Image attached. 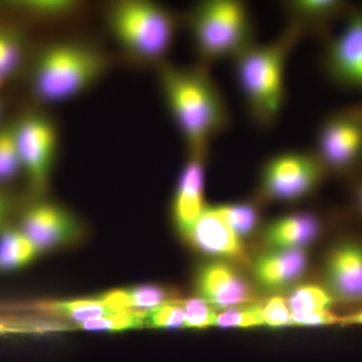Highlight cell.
I'll return each mask as SVG.
<instances>
[{
    "instance_id": "1",
    "label": "cell",
    "mask_w": 362,
    "mask_h": 362,
    "mask_svg": "<svg viewBox=\"0 0 362 362\" xmlns=\"http://www.w3.org/2000/svg\"><path fill=\"white\" fill-rule=\"evenodd\" d=\"M157 76L188 154L207 156L209 142L230 124V109L207 65L180 66L163 62L157 66Z\"/></svg>"
},
{
    "instance_id": "2",
    "label": "cell",
    "mask_w": 362,
    "mask_h": 362,
    "mask_svg": "<svg viewBox=\"0 0 362 362\" xmlns=\"http://www.w3.org/2000/svg\"><path fill=\"white\" fill-rule=\"evenodd\" d=\"M304 35L301 26L289 23L271 42L252 44L233 59L235 78L250 117L259 127L274 125L282 111L286 64Z\"/></svg>"
},
{
    "instance_id": "3",
    "label": "cell",
    "mask_w": 362,
    "mask_h": 362,
    "mask_svg": "<svg viewBox=\"0 0 362 362\" xmlns=\"http://www.w3.org/2000/svg\"><path fill=\"white\" fill-rule=\"evenodd\" d=\"M108 68V57L94 45L56 42L37 57L33 68V90L45 103L68 101L96 84Z\"/></svg>"
},
{
    "instance_id": "4",
    "label": "cell",
    "mask_w": 362,
    "mask_h": 362,
    "mask_svg": "<svg viewBox=\"0 0 362 362\" xmlns=\"http://www.w3.org/2000/svg\"><path fill=\"white\" fill-rule=\"evenodd\" d=\"M106 20L114 39L131 59L156 66L165 62L178 23L166 7L146 0H122L111 4Z\"/></svg>"
},
{
    "instance_id": "5",
    "label": "cell",
    "mask_w": 362,
    "mask_h": 362,
    "mask_svg": "<svg viewBox=\"0 0 362 362\" xmlns=\"http://www.w3.org/2000/svg\"><path fill=\"white\" fill-rule=\"evenodd\" d=\"M201 63L235 59L254 42V23L249 6L240 0H206L187 16Z\"/></svg>"
},
{
    "instance_id": "6",
    "label": "cell",
    "mask_w": 362,
    "mask_h": 362,
    "mask_svg": "<svg viewBox=\"0 0 362 362\" xmlns=\"http://www.w3.org/2000/svg\"><path fill=\"white\" fill-rule=\"evenodd\" d=\"M326 173L314 151L280 152L262 168V194L271 201L297 202L316 189Z\"/></svg>"
},
{
    "instance_id": "7",
    "label": "cell",
    "mask_w": 362,
    "mask_h": 362,
    "mask_svg": "<svg viewBox=\"0 0 362 362\" xmlns=\"http://www.w3.org/2000/svg\"><path fill=\"white\" fill-rule=\"evenodd\" d=\"M21 168L35 199H42L49 180L59 149V132L49 117L30 113L16 123Z\"/></svg>"
},
{
    "instance_id": "8",
    "label": "cell",
    "mask_w": 362,
    "mask_h": 362,
    "mask_svg": "<svg viewBox=\"0 0 362 362\" xmlns=\"http://www.w3.org/2000/svg\"><path fill=\"white\" fill-rule=\"evenodd\" d=\"M18 228L40 254L77 246L88 235L87 226L77 214L62 204L42 199L26 207Z\"/></svg>"
},
{
    "instance_id": "9",
    "label": "cell",
    "mask_w": 362,
    "mask_h": 362,
    "mask_svg": "<svg viewBox=\"0 0 362 362\" xmlns=\"http://www.w3.org/2000/svg\"><path fill=\"white\" fill-rule=\"evenodd\" d=\"M314 153L327 171L346 173L362 163V121L352 108L323 121Z\"/></svg>"
},
{
    "instance_id": "10",
    "label": "cell",
    "mask_w": 362,
    "mask_h": 362,
    "mask_svg": "<svg viewBox=\"0 0 362 362\" xmlns=\"http://www.w3.org/2000/svg\"><path fill=\"white\" fill-rule=\"evenodd\" d=\"M323 66L335 84L362 90V8H351L340 32L329 37Z\"/></svg>"
},
{
    "instance_id": "11",
    "label": "cell",
    "mask_w": 362,
    "mask_h": 362,
    "mask_svg": "<svg viewBox=\"0 0 362 362\" xmlns=\"http://www.w3.org/2000/svg\"><path fill=\"white\" fill-rule=\"evenodd\" d=\"M207 156L188 154L176 185L171 216L176 230L183 238L201 218L204 206V168Z\"/></svg>"
},
{
    "instance_id": "12",
    "label": "cell",
    "mask_w": 362,
    "mask_h": 362,
    "mask_svg": "<svg viewBox=\"0 0 362 362\" xmlns=\"http://www.w3.org/2000/svg\"><path fill=\"white\" fill-rule=\"evenodd\" d=\"M185 239L197 251L209 256L233 261L246 258L242 238L233 232L216 206H206Z\"/></svg>"
},
{
    "instance_id": "13",
    "label": "cell",
    "mask_w": 362,
    "mask_h": 362,
    "mask_svg": "<svg viewBox=\"0 0 362 362\" xmlns=\"http://www.w3.org/2000/svg\"><path fill=\"white\" fill-rule=\"evenodd\" d=\"M202 299L218 308H230L251 301V288L240 274L223 263L202 266L197 277Z\"/></svg>"
},
{
    "instance_id": "14",
    "label": "cell",
    "mask_w": 362,
    "mask_h": 362,
    "mask_svg": "<svg viewBox=\"0 0 362 362\" xmlns=\"http://www.w3.org/2000/svg\"><path fill=\"white\" fill-rule=\"evenodd\" d=\"M282 8L289 23L301 26L305 33L322 35L349 13L351 6L342 0H289L283 2Z\"/></svg>"
},
{
    "instance_id": "15",
    "label": "cell",
    "mask_w": 362,
    "mask_h": 362,
    "mask_svg": "<svg viewBox=\"0 0 362 362\" xmlns=\"http://www.w3.org/2000/svg\"><path fill=\"white\" fill-rule=\"evenodd\" d=\"M333 290L345 299L362 297V247L344 244L331 252L327 267Z\"/></svg>"
},
{
    "instance_id": "16",
    "label": "cell",
    "mask_w": 362,
    "mask_h": 362,
    "mask_svg": "<svg viewBox=\"0 0 362 362\" xmlns=\"http://www.w3.org/2000/svg\"><path fill=\"white\" fill-rule=\"evenodd\" d=\"M321 223L315 214L295 213L274 221L267 226L265 240L278 250H300L318 237Z\"/></svg>"
},
{
    "instance_id": "17",
    "label": "cell",
    "mask_w": 362,
    "mask_h": 362,
    "mask_svg": "<svg viewBox=\"0 0 362 362\" xmlns=\"http://www.w3.org/2000/svg\"><path fill=\"white\" fill-rule=\"evenodd\" d=\"M306 265V256L301 250H278L257 259L255 274L262 285L276 289L297 280Z\"/></svg>"
},
{
    "instance_id": "18",
    "label": "cell",
    "mask_w": 362,
    "mask_h": 362,
    "mask_svg": "<svg viewBox=\"0 0 362 362\" xmlns=\"http://www.w3.org/2000/svg\"><path fill=\"white\" fill-rule=\"evenodd\" d=\"M40 255L37 247L18 228L0 230V274L21 270Z\"/></svg>"
},
{
    "instance_id": "19",
    "label": "cell",
    "mask_w": 362,
    "mask_h": 362,
    "mask_svg": "<svg viewBox=\"0 0 362 362\" xmlns=\"http://www.w3.org/2000/svg\"><path fill=\"white\" fill-rule=\"evenodd\" d=\"M33 310L71 319L78 323L93 319L101 318L113 314L108 307L99 301L96 297L82 298V299L62 300V301L37 302L33 304Z\"/></svg>"
},
{
    "instance_id": "20",
    "label": "cell",
    "mask_w": 362,
    "mask_h": 362,
    "mask_svg": "<svg viewBox=\"0 0 362 362\" xmlns=\"http://www.w3.org/2000/svg\"><path fill=\"white\" fill-rule=\"evenodd\" d=\"M23 171L16 123L0 126V182L11 181Z\"/></svg>"
},
{
    "instance_id": "21",
    "label": "cell",
    "mask_w": 362,
    "mask_h": 362,
    "mask_svg": "<svg viewBox=\"0 0 362 362\" xmlns=\"http://www.w3.org/2000/svg\"><path fill=\"white\" fill-rule=\"evenodd\" d=\"M146 314L147 312L136 310L117 312L101 318L78 323L77 327L84 330L109 331V332L138 329V328L144 327Z\"/></svg>"
},
{
    "instance_id": "22",
    "label": "cell",
    "mask_w": 362,
    "mask_h": 362,
    "mask_svg": "<svg viewBox=\"0 0 362 362\" xmlns=\"http://www.w3.org/2000/svg\"><path fill=\"white\" fill-rule=\"evenodd\" d=\"M133 310L149 312L163 305L180 302L177 294L168 287L145 284L129 288Z\"/></svg>"
},
{
    "instance_id": "23",
    "label": "cell",
    "mask_w": 362,
    "mask_h": 362,
    "mask_svg": "<svg viewBox=\"0 0 362 362\" xmlns=\"http://www.w3.org/2000/svg\"><path fill=\"white\" fill-rule=\"evenodd\" d=\"M333 298L322 287L307 285L298 288L290 295L287 305L292 313L328 310Z\"/></svg>"
},
{
    "instance_id": "24",
    "label": "cell",
    "mask_w": 362,
    "mask_h": 362,
    "mask_svg": "<svg viewBox=\"0 0 362 362\" xmlns=\"http://www.w3.org/2000/svg\"><path fill=\"white\" fill-rule=\"evenodd\" d=\"M14 7L45 20H62L77 13L80 4L73 0H32L14 2Z\"/></svg>"
},
{
    "instance_id": "25",
    "label": "cell",
    "mask_w": 362,
    "mask_h": 362,
    "mask_svg": "<svg viewBox=\"0 0 362 362\" xmlns=\"http://www.w3.org/2000/svg\"><path fill=\"white\" fill-rule=\"evenodd\" d=\"M216 207L228 225L240 238L250 235L258 225L259 213L252 204H223Z\"/></svg>"
},
{
    "instance_id": "26",
    "label": "cell",
    "mask_w": 362,
    "mask_h": 362,
    "mask_svg": "<svg viewBox=\"0 0 362 362\" xmlns=\"http://www.w3.org/2000/svg\"><path fill=\"white\" fill-rule=\"evenodd\" d=\"M23 56L21 37L11 32H0V76L6 78L16 73Z\"/></svg>"
},
{
    "instance_id": "27",
    "label": "cell",
    "mask_w": 362,
    "mask_h": 362,
    "mask_svg": "<svg viewBox=\"0 0 362 362\" xmlns=\"http://www.w3.org/2000/svg\"><path fill=\"white\" fill-rule=\"evenodd\" d=\"M180 304L185 311V327L202 329L216 326L218 314L214 312L211 305L202 298H192Z\"/></svg>"
},
{
    "instance_id": "28",
    "label": "cell",
    "mask_w": 362,
    "mask_h": 362,
    "mask_svg": "<svg viewBox=\"0 0 362 362\" xmlns=\"http://www.w3.org/2000/svg\"><path fill=\"white\" fill-rule=\"evenodd\" d=\"M145 326L151 328L177 329L185 327V315L180 302L163 305L147 312Z\"/></svg>"
},
{
    "instance_id": "29",
    "label": "cell",
    "mask_w": 362,
    "mask_h": 362,
    "mask_svg": "<svg viewBox=\"0 0 362 362\" xmlns=\"http://www.w3.org/2000/svg\"><path fill=\"white\" fill-rule=\"evenodd\" d=\"M265 324L263 312L259 307H247L240 310H228L218 314L216 326L223 328H246Z\"/></svg>"
},
{
    "instance_id": "30",
    "label": "cell",
    "mask_w": 362,
    "mask_h": 362,
    "mask_svg": "<svg viewBox=\"0 0 362 362\" xmlns=\"http://www.w3.org/2000/svg\"><path fill=\"white\" fill-rule=\"evenodd\" d=\"M264 321L271 327H283L291 325V312L283 298L274 297L269 300L264 308Z\"/></svg>"
},
{
    "instance_id": "31",
    "label": "cell",
    "mask_w": 362,
    "mask_h": 362,
    "mask_svg": "<svg viewBox=\"0 0 362 362\" xmlns=\"http://www.w3.org/2000/svg\"><path fill=\"white\" fill-rule=\"evenodd\" d=\"M51 327H54V326L35 322V321L0 318V334L2 335L30 334V333H39L45 330H49Z\"/></svg>"
},
{
    "instance_id": "32",
    "label": "cell",
    "mask_w": 362,
    "mask_h": 362,
    "mask_svg": "<svg viewBox=\"0 0 362 362\" xmlns=\"http://www.w3.org/2000/svg\"><path fill=\"white\" fill-rule=\"evenodd\" d=\"M341 322L329 310L291 313V325L296 326H327Z\"/></svg>"
},
{
    "instance_id": "33",
    "label": "cell",
    "mask_w": 362,
    "mask_h": 362,
    "mask_svg": "<svg viewBox=\"0 0 362 362\" xmlns=\"http://www.w3.org/2000/svg\"><path fill=\"white\" fill-rule=\"evenodd\" d=\"M101 303L114 313L117 312L133 310L132 301L128 289H114L96 296Z\"/></svg>"
},
{
    "instance_id": "34",
    "label": "cell",
    "mask_w": 362,
    "mask_h": 362,
    "mask_svg": "<svg viewBox=\"0 0 362 362\" xmlns=\"http://www.w3.org/2000/svg\"><path fill=\"white\" fill-rule=\"evenodd\" d=\"M9 211H11V202L6 195L0 192V230L6 228L4 223H6Z\"/></svg>"
},
{
    "instance_id": "35",
    "label": "cell",
    "mask_w": 362,
    "mask_h": 362,
    "mask_svg": "<svg viewBox=\"0 0 362 362\" xmlns=\"http://www.w3.org/2000/svg\"><path fill=\"white\" fill-rule=\"evenodd\" d=\"M343 324L347 325H362V311L359 313L354 314V315L346 317V318L341 319Z\"/></svg>"
},
{
    "instance_id": "36",
    "label": "cell",
    "mask_w": 362,
    "mask_h": 362,
    "mask_svg": "<svg viewBox=\"0 0 362 362\" xmlns=\"http://www.w3.org/2000/svg\"><path fill=\"white\" fill-rule=\"evenodd\" d=\"M352 110L356 112V115L358 116L362 121V104L356 105V106L352 107Z\"/></svg>"
},
{
    "instance_id": "37",
    "label": "cell",
    "mask_w": 362,
    "mask_h": 362,
    "mask_svg": "<svg viewBox=\"0 0 362 362\" xmlns=\"http://www.w3.org/2000/svg\"><path fill=\"white\" fill-rule=\"evenodd\" d=\"M357 202H358L359 207H361L362 211V185L358 188L357 192Z\"/></svg>"
},
{
    "instance_id": "38",
    "label": "cell",
    "mask_w": 362,
    "mask_h": 362,
    "mask_svg": "<svg viewBox=\"0 0 362 362\" xmlns=\"http://www.w3.org/2000/svg\"><path fill=\"white\" fill-rule=\"evenodd\" d=\"M4 78L1 77V76H0V86H1L2 84V81H4Z\"/></svg>"
},
{
    "instance_id": "39",
    "label": "cell",
    "mask_w": 362,
    "mask_h": 362,
    "mask_svg": "<svg viewBox=\"0 0 362 362\" xmlns=\"http://www.w3.org/2000/svg\"><path fill=\"white\" fill-rule=\"evenodd\" d=\"M0 116H1V106H0Z\"/></svg>"
}]
</instances>
